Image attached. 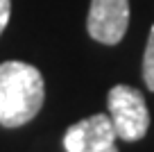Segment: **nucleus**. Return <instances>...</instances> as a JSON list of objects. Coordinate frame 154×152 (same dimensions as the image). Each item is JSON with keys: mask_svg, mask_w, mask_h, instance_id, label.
Here are the masks:
<instances>
[{"mask_svg": "<svg viewBox=\"0 0 154 152\" xmlns=\"http://www.w3.org/2000/svg\"><path fill=\"white\" fill-rule=\"evenodd\" d=\"M129 27V0H91L86 30L91 39L104 46H116Z\"/></svg>", "mask_w": 154, "mask_h": 152, "instance_id": "7ed1b4c3", "label": "nucleus"}, {"mask_svg": "<svg viewBox=\"0 0 154 152\" xmlns=\"http://www.w3.org/2000/svg\"><path fill=\"white\" fill-rule=\"evenodd\" d=\"M9 16H11V0H0V34L5 32Z\"/></svg>", "mask_w": 154, "mask_h": 152, "instance_id": "423d86ee", "label": "nucleus"}, {"mask_svg": "<svg viewBox=\"0 0 154 152\" xmlns=\"http://www.w3.org/2000/svg\"><path fill=\"white\" fill-rule=\"evenodd\" d=\"M45 100L43 75L25 62L0 64V125L20 127L41 111Z\"/></svg>", "mask_w": 154, "mask_h": 152, "instance_id": "f257e3e1", "label": "nucleus"}, {"mask_svg": "<svg viewBox=\"0 0 154 152\" xmlns=\"http://www.w3.org/2000/svg\"><path fill=\"white\" fill-rule=\"evenodd\" d=\"M143 82L154 93V25L149 30L147 46H145V52H143Z\"/></svg>", "mask_w": 154, "mask_h": 152, "instance_id": "39448f33", "label": "nucleus"}, {"mask_svg": "<svg viewBox=\"0 0 154 152\" xmlns=\"http://www.w3.org/2000/svg\"><path fill=\"white\" fill-rule=\"evenodd\" d=\"M102 152H118V147H116V143H113V145H109V147H104V150H102Z\"/></svg>", "mask_w": 154, "mask_h": 152, "instance_id": "0eeeda50", "label": "nucleus"}, {"mask_svg": "<svg viewBox=\"0 0 154 152\" xmlns=\"http://www.w3.org/2000/svg\"><path fill=\"white\" fill-rule=\"evenodd\" d=\"M109 118L113 123L116 136L120 141L134 143L147 134L149 129V109L143 93L136 86L116 84L106 93Z\"/></svg>", "mask_w": 154, "mask_h": 152, "instance_id": "f03ea898", "label": "nucleus"}, {"mask_svg": "<svg viewBox=\"0 0 154 152\" xmlns=\"http://www.w3.org/2000/svg\"><path fill=\"white\" fill-rule=\"evenodd\" d=\"M116 129L106 114H95L72 123L63 134L66 152H102L116 143Z\"/></svg>", "mask_w": 154, "mask_h": 152, "instance_id": "20e7f679", "label": "nucleus"}]
</instances>
